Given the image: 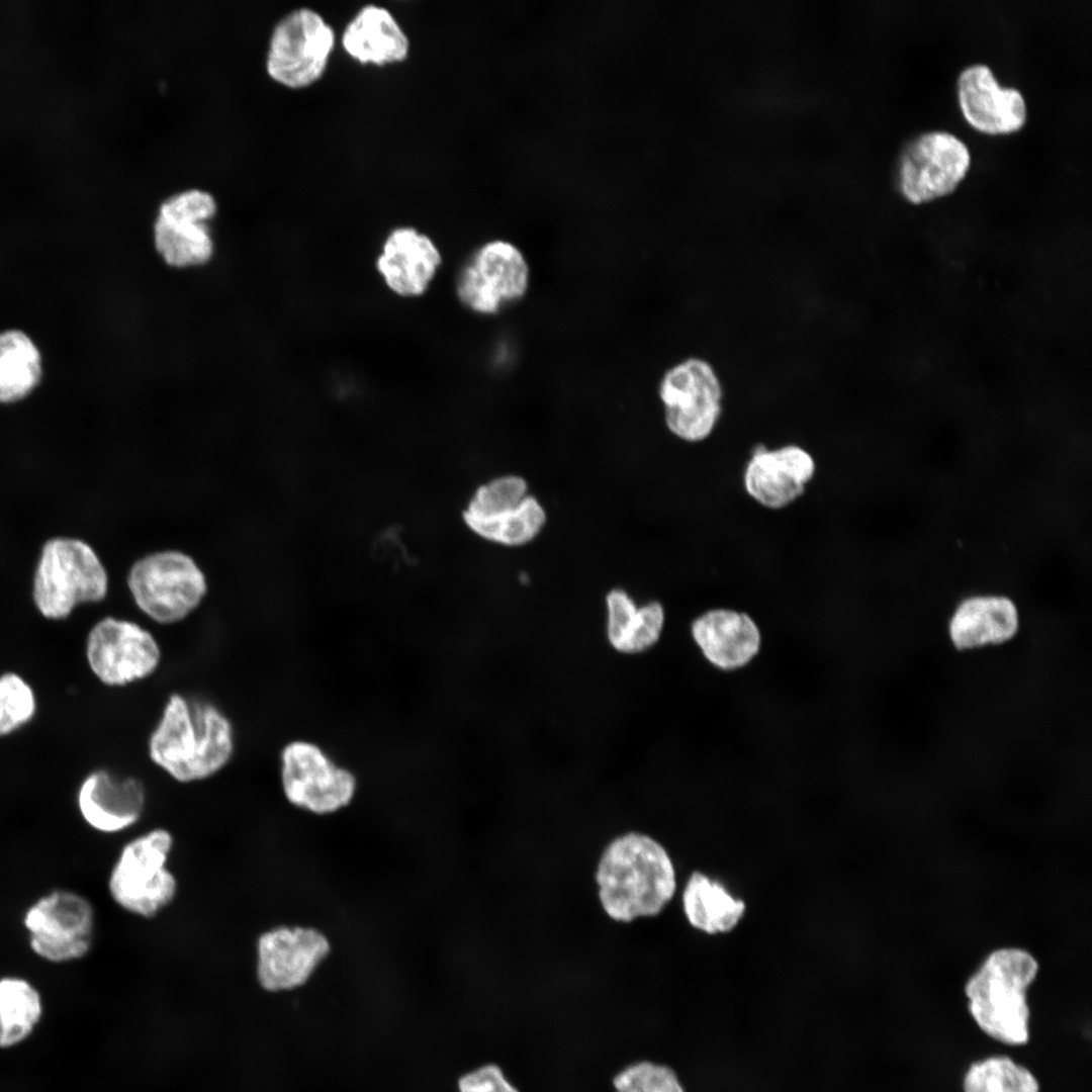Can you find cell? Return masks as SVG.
<instances>
[{
	"label": "cell",
	"instance_id": "1",
	"mask_svg": "<svg viewBox=\"0 0 1092 1092\" xmlns=\"http://www.w3.org/2000/svg\"><path fill=\"white\" fill-rule=\"evenodd\" d=\"M593 880L602 912L619 924L658 916L676 891L667 849L652 835L636 830L607 841L596 859Z\"/></svg>",
	"mask_w": 1092,
	"mask_h": 1092
},
{
	"label": "cell",
	"instance_id": "2",
	"mask_svg": "<svg viewBox=\"0 0 1092 1092\" xmlns=\"http://www.w3.org/2000/svg\"><path fill=\"white\" fill-rule=\"evenodd\" d=\"M235 728L229 716L207 699L171 693L147 741L150 760L172 780H208L232 761Z\"/></svg>",
	"mask_w": 1092,
	"mask_h": 1092
},
{
	"label": "cell",
	"instance_id": "3",
	"mask_svg": "<svg viewBox=\"0 0 1092 1092\" xmlns=\"http://www.w3.org/2000/svg\"><path fill=\"white\" fill-rule=\"evenodd\" d=\"M1036 961L1019 948L991 953L965 986L968 1012L987 1037L1021 1048L1031 1037L1027 990L1037 974Z\"/></svg>",
	"mask_w": 1092,
	"mask_h": 1092
},
{
	"label": "cell",
	"instance_id": "4",
	"mask_svg": "<svg viewBox=\"0 0 1092 1092\" xmlns=\"http://www.w3.org/2000/svg\"><path fill=\"white\" fill-rule=\"evenodd\" d=\"M668 432L690 444L708 440L726 411L724 377L709 357L689 353L662 372L657 388Z\"/></svg>",
	"mask_w": 1092,
	"mask_h": 1092
},
{
	"label": "cell",
	"instance_id": "5",
	"mask_svg": "<svg viewBox=\"0 0 1092 1092\" xmlns=\"http://www.w3.org/2000/svg\"><path fill=\"white\" fill-rule=\"evenodd\" d=\"M108 588L106 568L89 543L65 536L44 542L32 580L33 603L44 618L66 619L81 604L105 600Z\"/></svg>",
	"mask_w": 1092,
	"mask_h": 1092
},
{
	"label": "cell",
	"instance_id": "6",
	"mask_svg": "<svg viewBox=\"0 0 1092 1092\" xmlns=\"http://www.w3.org/2000/svg\"><path fill=\"white\" fill-rule=\"evenodd\" d=\"M174 842L170 830L155 827L121 846L107 878L108 894L119 908L152 919L174 902L178 880L168 867Z\"/></svg>",
	"mask_w": 1092,
	"mask_h": 1092
},
{
	"label": "cell",
	"instance_id": "7",
	"mask_svg": "<svg viewBox=\"0 0 1092 1092\" xmlns=\"http://www.w3.org/2000/svg\"><path fill=\"white\" fill-rule=\"evenodd\" d=\"M126 584L139 609L162 626L178 624L202 604L207 579L196 561L179 550H160L136 559Z\"/></svg>",
	"mask_w": 1092,
	"mask_h": 1092
},
{
	"label": "cell",
	"instance_id": "8",
	"mask_svg": "<svg viewBox=\"0 0 1092 1092\" xmlns=\"http://www.w3.org/2000/svg\"><path fill=\"white\" fill-rule=\"evenodd\" d=\"M21 923L29 949L46 963L81 961L94 944L95 908L86 896L72 889H51L33 899L25 907Z\"/></svg>",
	"mask_w": 1092,
	"mask_h": 1092
},
{
	"label": "cell",
	"instance_id": "9",
	"mask_svg": "<svg viewBox=\"0 0 1092 1092\" xmlns=\"http://www.w3.org/2000/svg\"><path fill=\"white\" fill-rule=\"evenodd\" d=\"M463 520L484 540L520 547L542 532L547 515L540 500L529 492L524 477L506 474L475 490L463 512Z\"/></svg>",
	"mask_w": 1092,
	"mask_h": 1092
},
{
	"label": "cell",
	"instance_id": "10",
	"mask_svg": "<svg viewBox=\"0 0 1092 1092\" xmlns=\"http://www.w3.org/2000/svg\"><path fill=\"white\" fill-rule=\"evenodd\" d=\"M279 780L286 801L314 815L346 808L357 791L355 775L305 739L290 740L280 750Z\"/></svg>",
	"mask_w": 1092,
	"mask_h": 1092
},
{
	"label": "cell",
	"instance_id": "11",
	"mask_svg": "<svg viewBox=\"0 0 1092 1092\" xmlns=\"http://www.w3.org/2000/svg\"><path fill=\"white\" fill-rule=\"evenodd\" d=\"M336 41L325 18L308 7L295 8L274 25L266 57L268 75L293 89L307 87L325 73Z\"/></svg>",
	"mask_w": 1092,
	"mask_h": 1092
},
{
	"label": "cell",
	"instance_id": "12",
	"mask_svg": "<svg viewBox=\"0 0 1092 1092\" xmlns=\"http://www.w3.org/2000/svg\"><path fill=\"white\" fill-rule=\"evenodd\" d=\"M85 657L104 686L123 688L153 676L163 652L155 635L135 621L106 616L89 630Z\"/></svg>",
	"mask_w": 1092,
	"mask_h": 1092
},
{
	"label": "cell",
	"instance_id": "13",
	"mask_svg": "<svg viewBox=\"0 0 1092 1092\" xmlns=\"http://www.w3.org/2000/svg\"><path fill=\"white\" fill-rule=\"evenodd\" d=\"M217 212L214 196L189 188L165 198L153 223L154 249L169 267L188 269L208 264L215 253L209 221Z\"/></svg>",
	"mask_w": 1092,
	"mask_h": 1092
},
{
	"label": "cell",
	"instance_id": "14",
	"mask_svg": "<svg viewBox=\"0 0 1092 1092\" xmlns=\"http://www.w3.org/2000/svg\"><path fill=\"white\" fill-rule=\"evenodd\" d=\"M530 285V268L513 243L492 240L479 246L464 261L455 278V292L463 306L481 315H493L522 299Z\"/></svg>",
	"mask_w": 1092,
	"mask_h": 1092
},
{
	"label": "cell",
	"instance_id": "15",
	"mask_svg": "<svg viewBox=\"0 0 1092 1092\" xmlns=\"http://www.w3.org/2000/svg\"><path fill=\"white\" fill-rule=\"evenodd\" d=\"M970 163L968 147L957 135L943 130L920 133L900 156L899 189L913 203L946 195L965 177Z\"/></svg>",
	"mask_w": 1092,
	"mask_h": 1092
},
{
	"label": "cell",
	"instance_id": "16",
	"mask_svg": "<svg viewBox=\"0 0 1092 1092\" xmlns=\"http://www.w3.org/2000/svg\"><path fill=\"white\" fill-rule=\"evenodd\" d=\"M255 950L259 985L277 993L303 986L329 957L331 943L314 927L282 924L261 932Z\"/></svg>",
	"mask_w": 1092,
	"mask_h": 1092
},
{
	"label": "cell",
	"instance_id": "17",
	"mask_svg": "<svg viewBox=\"0 0 1092 1092\" xmlns=\"http://www.w3.org/2000/svg\"><path fill=\"white\" fill-rule=\"evenodd\" d=\"M690 635L704 660L715 670L732 673L750 666L760 655L763 635L747 612L712 607L697 615Z\"/></svg>",
	"mask_w": 1092,
	"mask_h": 1092
},
{
	"label": "cell",
	"instance_id": "18",
	"mask_svg": "<svg viewBox=\"0 0 1092 1092\" xmlns=\"http://www.w3.org/2000/svg\"><path fill=\"white\" fill-rule=\"evenodd\" d=\"M816 470L813 455L798 444L777 448L757 446L745 463L742 483L754 503L766 510L779 511L805 493Z\"/></svg>",
	"mask_w": 1092,
	"mask_h": 1092
},
{
	"label": "cell",
	"instance_id": "19",
	"mask_svg": "<svg viewBox=\"0 0 1092 1092\" xmlns=\"http://www.w3.org/2000/svg\"><path fill=\"white\" fill-rule=\"evenodd\" d=\"M76 804L82 820L92 830L117 834L130 829L142 819L147 806V791L136 777L99 768L81 782Z\"/></svg>",
	"mask_w": 1092,
	"mask_h": 1092
},
{
	"label": "cell",
	"instance_id": "20",
	"mask_svg": "<svg viewBox=\"0 0 1092 1092\" xmlns=\"http://www.w3.org/2000/svg\"><path fill=\"white\" fill-rule=\"evenodd\" d=\"M441 264L442 255L435 242L413 226L393 229L375 261L387 288L405 298L427 292Z\"/></svg>",
	"mask_w": 1092,
	"mask_h": 1092
},
{
	"label": "cell",
	"instance_id": "21",
	"mask_svg": "<svg viewBox=\"0 0 1092 1092\" xmlns=\"http://www.w3.org/2000/svg\"><path fill=\"white\" fill-rule=\"evenodd\" d=\"M957 92L966 119L981 131L1012 132L1026 120V105L1021 92L1000 86L987 65L966 67L958 77Z\"/></svg>",
	"mask_w": 1092,
	"mask_h": 1092
},
{
	"label": "cell",
	"instance_id": "22",
	"mask_svg": "<svg viewBox=\"0 0 1092 1092\" xmlns=\"http://www.w3.org/2000/svg\"><path fill=\"white\" fill-rule=\"evenodd\" d=\"M1019 628L1017 604L999 593H977L963 598L947 622L948 638L961 651L1005 644L1017 635Z\"/></svg>",
	"mask_w": 1092,
	"mask_h": 1092
},
{
	"label": "cell",
	"instance_id": "23",
	"mask_svg": "<svg viewBox=\"0 0 1092 1092\" xmlns=\"http://www.w3.org/2000/svg\"><path fill=\"white\" fill-rule=\"evenodd\" d=\"M342 46L352 59L364 65L399 63L410 52V39L394 15L375 4L361 7L347 23Z\"/></svg>",
	"mask_w": 1092,
	"mask_h": 1092
},
{
	"label": "cell",
	"instance_id": "24",
	"mask_svg": "<svg viewBox=\"0 0 1092 1092\" xmlns=\"http://www.w3.org/2000/svg\"><path fill=\"white\" fill-rule=\"evenodd\" d=\"M44 375L42 352L25 330H0V404H15L29 397Z\"/></svg>",
	"mask_w": 1092,
	"mask_h": 1092
},
{
	"label": "cell",
	"instance_id": "25",
	"mask_svg": "<svg viewBox=\"0 0 1092 1092\" xmlns=\"http://www.w3.org/2000/svg\"><path fill=\"white\" fill-rule=\"evenodd\" d=\"M682 908L692 926L714 934L734 928L745 905L734 899L720 883L695 872L684 889Z\"/></svg>",
	"mask_w": 1092,
	"mask_h": 1092
},
{
	"label": "cell",
	"instance_id": "26",
	"mask_svg": "<svg viewBox=\"0 0 1092 1092\" xmlns=\"http://www.w3.org/2000/svg\"><path fill=\"white\" fill-rule=\"evenodd\" d=\"M41 1013V996L31 982L13 975L0 977V1046L23 1040Z\"/></svg>",
	"mask_w": 1092,
	"mask_h": 1092
},
{
	"label": "cell",
	"instance_id": "27",
	"mask_svg": "<svg viewBox=\"0 0 1092 1092\" xmlns=\"http://www.w3.org/2000/svg\"><path fill=\"white\" fill-rule=\"evenodd\" d=\"M963 1092H1041L1034 1072L1007 1054H991L966 1068Z\"/></svg>",
	"mask_w": 1092,
	"mask_h": 1092
},
{
	"label": "cell",
	"instance_id": "28",
	"mask_svg": "<svg viewBox=\"0 0 1092 1092\" xmlns=\"http://www.w3.org/2000/svg\"><path fill=\"white\" fill-rule=\"evenodd\" d=\"M617 1092H685L675 1072L651 1062L633 1064L614 1079Z\"/></svg>",
	"mask_w": 1092,
	"mask_h": 1092
},
{
	"label": "cell",
	"instance_id": "29",
	"mask_svg": "<svg viewBox=\"0 0 1092 1092\" xmlns=\"http://www.w3.org/2000/svg\"><path fill=\"white\" fill-rule=\"evenodd\" d=\"M606 633L610 645L624 653L633 631L638 606L623 588L615 587L606 596Z\"/></svg>",
	"mask_w": 1092,
	"mask_h": 1092
},
{
	"label": "cell",
	"instance_id": "30",
	"mask_svg": "<svg viewBox=\"0 0 1092 1092\" xmlns=\"http://www.w3.org/2000/svg\"><path fill=\"white\" fill-rule=\"evenodd\" d=\"M665 624V611L658 601L638 606L637 618L625 654L642 653L660 639Z\"/></svg>",
	"mask_w": 1092,
	"mask_h": 1092
},
{
	"label": "cell",
	"instance_id": "31",
	"mask_svg": "<svg viewBox=\"0 0 1092 1092\" xmlns=\"http://www.w3.org/2000/svg\"><path fill=\"white\" fill-rule=\"evenodd\" d=\"M0 697L11 706L21 726L32 719L36 709L35 696L19 674L5 672L0 675Z\"/></svg>",
	"mask_w": 1092,
	"mask_h": 1092
},
{
	"label": "cell",
	"instance_id": "32",
	"mask_svg": "<svg viewBox=\"0 0 1092 1092\" xmlns=\"http://www.w3.org/2000/svg\"><path fill=\"white\" fill-rule=\"evenodd\" d=\"M459 1092H519L493 1065L482 1066L458 1080Z\"/></svg>",
	"mask_w": 1092,
	"mask_h": 1092
},
{
	"label": "cell",
	"instance_id": "33",
	"mask_svg": "<svg viewBox=\"0 0 1092 1092\" xmlns=\"http://www.w3.org/2000/svg\"><path fill=\"white\" fill-rule=\"evenodd\" d=\"M21 727L9 704L0 698V737L8 735Z\"/></svg>",
	"mask_w": 1092,
	"mask_h": 1092
}]
</instances>
